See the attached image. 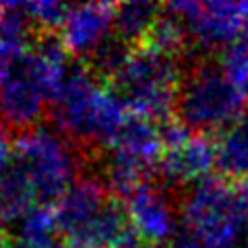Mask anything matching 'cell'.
I'll return each instance as SVG.
<instances>
[{
	"mask_svg": "<svg viewBox=\"0 0 248 248\" xmlns=\"http://www.w3.org/2000/svg\"><path fill=\"white\" fill-rule=\"evenodd\" d=\"M13 149H15V141H11L9 137V126L0 118V172L13 161Z\"/></svg>",
	"mask_w": 248,
	"mask_h": 248,
	"instance_id": "cell-16",
	"label": "cell"
},
{
	"mask_svg": "<svg viewBox=\"0 0 248 248\" xmlns=\"http://www.w3.org/2000/svg\"><path fill=\"white\" fill-rule=\"evenodd\" d=\"M166 11L184 27L188 42L207 50H226L240 37L248 35V2L180 0L168 4Z\"/></svg>",
	"mask_w": 248,
	"mask_h": 248,
	"instance_id": "cell-7",
	"label": "cell"
},
{
	"mask_svg": "<svg viewBox=\"0 0 248 248\" xmlns=\"http://www.w3.org/2000/svg\"><path fill=\"white\" fill-rule=\"evenodd\" d=\"M64 248H71V246H64Z\"/></svg>",
	"mask_w": 248,
	"mask_h": 248,
	"instance_id": "cell-21",
	"label": "cell"
},
{
	"mask_svg": "<svg viewBox=\"0 0 248 248\" xmlns=\"http://www.w3.org/2000/svg\"><path fill=\"white\" fill-rule=\"evenodd\" d=\"M182 230L207 248H236L248 234V209L242 188L226 178H205L192 184L180 203Z\"/></svg>",
	"mask_w": 248,
	"mask_h": 248,
	"instance_id": "cell-5",
	"label": "cell"
},
{
	"mask_svg": "<svg viewBox=\"0 0 248 248\" xmlns=\"http://www.w3.org/2000/svg\"><path fill=\"white\" fill-rule=\"evenodd\" d=\"M215 168V141L211 137L190 135L182 143L168 147L161 155L157 172L166 186H190L209 178Z\"/></svg>",
	"mask_w": 248,
	"mask_h": 248,
	"instance_id": "cell-10",
	"label": "cell"
},
{
	"mask_svg": "<svg viewBox=\"0 0 248 248\" xmlns=\"http://www.w3.org/2000/svg\"><path fill=\"white\" fill-rule=\"evenodd\" d=\"M81 149L44 126L19 133L15 139L13 164L31 186L37 205H52L73 188L81 174Z\"/></svg>",
	"mask_w": 248,
	"mask_h": 248,
	"instance_id": "cell-6",
	"label": "cell"
},
{
	"mask_svg": "<svg viewBox=\"0 0 248 248\" xmlns=\"http://www.w3.org/2000/svg\"><path fill=\"white\" fill-rule=\"evenodd\" d=\"M164 6L153 2H124L116 4L114 35L130 48H139L149 40L155 23L161 19Z\"/></svg>",
	"mask_w": 248,
	"mask_h": 248,
	"instance_id": "cell-11",
	"label": "cell"
},
{
	"mask_svg": "<svg viewBox=\"0 0 248 248\" xmlns=\"http://www.w3.org/2000/svg\"><path fill=\"white\" fill-rule=\"evenodd\" d=\"M126 116V106L97 81L89 66L68 64L52 99V118L62 137L85 151L97 147L108 151Z\"/></svg>",
	"mask_w": 248,
	"mask_h": 248,
	"instance_id": "cell-1",
	"label": "cell"
},
{
	"mask_svg": "<svg viewBox=\"0 0 248 248\" xmlns=\"http://www.w3.org/2000/svg\"><path fill=\"white\" fill-rule=\"evenodd\" d=\"M114 248H161V246L151 244V242H145V240H143V238H139L135 232H133V228H130L128 234L124 236Z\"/></svg>",
	"mask_w": 248,
	"mask_h": 248,
	"instance_id": "cell-18",
	"label": "cell"
},
{
	"mask_svg": "<svg viewBox=\"0 0 248 248\" xmlns=\"http://www.w3.org/2000/svg\"><path fill=\"white\" fill-rule=\"evenodd\" d=\"M221 71L248 97V35L228 46L221 56Z\"/></svg>",
	"mask_w": 248,
	"mask_h": 248,
	"instance_id": "cell-14",
	"label": "cell"
},
{
	"mask_svg": "<svg viewBox=\"0 0 248 248\" xmlns=\"http://www.w3.org/2000/svg\"><path fill=\"white\" fill-rule=\"evenodd\" d=\"M244 106V93L223 75L221 66L199 62L182 75L174 114L190 135L211 137L242 122Z\"/></svg>",
	"mask_w": 248,
	"mask_h": 248,
	"instance_id": "cell-4",
	"label": "cell"
},
{
	"mask_svg": "<svg viewBox=\"0 0 248 248\" xmlns=\"http://www.w3.org/2000/svg\"><path fill=\"white\" fill-rule=\"evenodd\" d=\"M122 205L126 209L130 228L145 242L161 246L164 242H172L180 232L178 230L180 203H174L172 195L164 186L145 182L128 192L122 199Z\"/></svg>",
	"mask_w": 248,
	"mask_h": 248,
	"instance_id": "cell-8",
	"label": "cell"
},
{
	"mask_svg": "<svg viewBox=\"0 0 248 248\" xmlns=\"http://www.w3.org/2000/svg\"><path fill=\"white\" fill-rule=\"evenodd\" d=\"M116 4L87 2L71 6L64 25L60 27V42L75 58L91 60L114 37Z\"/></svg>",
	"mask_w": 248,
	"mask_h": 248,
	"instance_id": "cell-9",
	"label": "cell"
},
{
	"mask_svg": "<svg viewBox=\"0 0 248 248\" xmlns=\"http://www.w3.org/2000/svg\"><path fill=\"white\" fill-rule=\"evenodd\" d=\"M242 195H244V201H246V207H248V182H244V186H242Z\"/></svg>",
	"mask_w": 248,
	"mask_h": 248,
	"instance_id": "cell-20",
	"label": "cell"
},
{
	"mask_svg": "<svg viewBox=\"0 0 248 248\" xmlns=\"http://www.w3.org/2000/svg\"><path fill=\"white\" fill-rule=\"evenodd\" d=\"M17 248H64L56 213L48 205H35L17 221Z\"/></svg>",
	"mask_w": 248,
	"mask_h": 248,
	"instance_id": "cell-12",
	"label": "cell"
},
{
	"mask_svg": "<svg viewBox=\"0 0 248 248\" xmlns=\"http://www.w3.org/2000/svg\"><path fill=\"white\" fill-rule=\"evenodd\" d=\"M170 248H207L197 236H192L190 232L180 230L176 234V238L170 242Z\"/></svg>",
	"mask_w": 248,
	"mask_h": 248,
	"instance_id": "cell-17",
	"label": "cell"
},
{
	"mask_svg": "<svg viewBox=\"0 0 248 248\" xmlns=\"http://www.w3.org/2000/svg\"><path fill=\"white\" fill-rule=\"evenodd\" d=\"M182 83L180 62L151 46L133 48L108 85L130 114L164 124L172 120Z\"/></svg>",
	"mask_w": 248,
	"mask_h": 248,
	"instance_id": "cell-3",
	"label": "cell"
},
{
	"mask_svg": "<svg viewBox=\"0 0 248 248\" xmlns=\"http://www.w3.org/2000/svg\"><path fill=\"white\" fill-rule=\"evenodd\" d=\"M0 248H17V244H15L13 240H9V238L2 234V236H0Z\"/></svg>",
	"mask_w": 248,
	"mask_h": 248,
	"instance_id": "cell-19",
	"label": "cell"
},
{
	"mask_svg": "<svg viewBox=\"0 0 248 248\" xmlns=\"http://www.w3.org/2000/svg\"><path fill=\"white\" fill-rule=\"evenodd\" d=\"M27 11L37 29H42L44 33H52L54 29H60L64 25L66 15L71 11V4L44 0V2H27Z\"/></svg>",
	"mask_w": 248,
	"mask_h": 248,
	"instance_id": "cell-15",
	"label": "cell"
},
{
	"mask_svg": "<svg viewBox=\"0 0 248 248\" xmlns=\"http://www.w3.org/2000/svg\"><path fill=\"white\" fill-rule=\"evenodd\" d=\"M215 166L230 182H248V122H238L217 137Z\"/></svg>",
	"mask_w": 248,
	"mask_h": 248,
	"instance_id": "cell-13",
	"label": "cell"
},
{
	"mask_svg": "<svg viewBox=\"0 0 248 248\" xmlns=\"http://www.w3.org/2000/svg\"><path fill=\"white\" fill-rule=\"evenodd\" d=\"M54 213L62 240L71 248H114L130 232L122 199L95 176L79 178Z\"/></svg>",
	"mask_w": 248,
	"mask_h": 248,
	"instance_id": "cell-2",
	"label": "cell"
}]
</instances>
